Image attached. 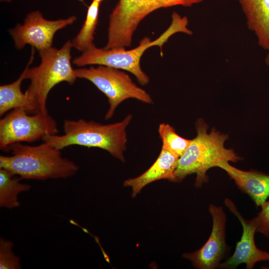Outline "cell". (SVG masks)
<instances>
[{
  "label": "cell",
  "mask_w": 269,
  "mask_h": 269,
  "mask_svg": "<svg viewBox=\"0 0 269 269\" xmlns=\"http://www.w3.org/2000/svg\"><path fill=\"white\" fill-rule=\"evenodd\" d=\"M72 47V42L68 40L59 49L51 47L39 51L40 64L29 68L34 59L35 50L32 48L29 61L24 69L25 78L30 81L24 92L27 98L24 109L28 114H48L47 98L52 88L62 82L70 85L75 83L77 78L71 65Z\"/></svg>",
  "instance_id": "cell-1"
},
{
  "label": "cell",
  "mask_w": 269,
  "mask_h": 269,
  "mask_svg": "<svg viewBox=\"0 0 269 269\" xmlns=\"http://www.w3.org/2000/svg\"><path fill=\"white\" fill-rule=\"evenodd\" d=\"M195 128L197 135L179 157L177 168L169 181L181 182L187 175L195 173V186L200 188L208 182L207 172L209 169L218 167L225 162H236L242 158L233 149L225 147L228 134H221L214 128L208 133V126L202 119H197Z\"/></svg>",
  "instance_id": "cell-2"
},
{
  "label": "cell",
  "mask_w": 269,
  "mask_h": 269,
  "mask_svg": "<svg viewBox=\"0 0 269 269\" xmlns=\"http://www.w3.org/2000/svg\"><path fill=\"white\" fill-rule=\"evenodd\" d=\"M37 145L21 142L9 145L11 155L0 156V168L5 169L21 179L67 178L77 173L79 166L62 155L61 150L44 142Z\"/></svg>",
  "instance_id": "cell-3"
},
{
  "label": "cell",
  "mask_w": 269,
  "mask_h": 269,
  "mask_svg": "<svg viewBox=\"0 0 269 269\" xmlns=\"http://www.w3.org/2000/svg\"><path fill=\"white\" fill-rule=\"evenodd\" d=\"M132 119L133 116L129 114L121 122L107 125L83 119L65 120L63 134L45 135L41 139L59 150L73 145L100 148L125 162L124 154L128 141L126 129Z\"/></svg>",
  "instance_id": "cell-4"
},
{
  "label": "cell",
  "mask_w": 269,
  "mask_h": 269,
  "mask_svg": "<svg viewBox=\"0 0 269 269\" xmlns=\"http://www.w3.org/2000/svg\"><path fill=\"white\" fill-rule=\"evenodd\" d=\"M188 23L186 16H181L173 12L170 25L154 40L145 37L137 47L130 50H126L124 47L105 49L97 48L94 44L83 51L81 55L75 57L73 63L79 67L101 65L124 70L133 74L140 84L146 85L149 82V78L142 71L140 65V59L144 51L151 46H158L162 55V46L171 35L177 32L192 34V32L187 27Z\"/></svg>",
  "instance_id": "cell-5"
},
{
  "label": "cell",
  "mask_w": 269,
  "mask_h": 269,
  "mask_svg": "<svg viewBox=\"0 0 269 269\" xmlns=\"http://www.w3.org/2000/svg\"><path fill=\"white\" fill-rule=\"evenodd\" d=\"M203 0H119L110 15L107 49L131 45L133 34L140 22L161 8L177 5L190 7Z\"/></svg>",
  "instance_id": "cell-6"
},
{
  "label": "cell",
  "mask_w": 269,
  "mask_h": 269,
  "mask_svg": "<svg viewBox=\"0 0 269 269\" xmlns=\"http://www.w3.org/2000/svg\"><path fill=\"white\" fill-rule=\"evenodd\" d=\"M77 78L92 82L107 98L109 109L105 119L109 120L114 116L116 108L126 100L135 99L144 103L153 104L149 94L137 86L130 76L121 69L105 65L75 69Z\"/></svg>",
  "instance_id": "cell-7"
},
{
  "label": "cell",
  "mask_w": 269,
  "mask_h": 269,
  "mask_svg": "<svg viewBox=\"0 0 269 269\" xmlns=\"http://www.w3.org/2000/svg\"><path fill=\"white\" fill-rule=\"evenodd\" d=\"M58 133L57 123L48 114H29L24 108L15 109L0 120V148L7 152L13 143L31 142Z\"/></svg>",
  "instance_id": "cell-8"
},
{
  "label": "cell",
  "mask_w": 269,
  "mask_h": 269,
  "mask_svg": "<svg viewBox=\"0 0 269 269\" xmlns=\"http://www.w3.org/2000/svg\"><path fill=\"white\" fill-rule=\"evenodd\" d=\"M75 16L50 20L45 19L39 10L33 11L26 15L23 24H17L9 30L14 45L18 50L30 44L40 51L52 47L55 33L73 23Z\"/></svg>",
  "instance_id": "cell-9"
},
{
  "label": "cell",
  "mask_w": 269,
  "mask_h": 269,
  "mask_svg": "<svg viewBox=\"0 0 269 269\" xmlns=\"http://www.w3.org/2000/svg\"><path fill=\"white\" fill-rule=\"evenodd\" d=\"M208 209L213 221L209 239L199 250L183 255L199 269H214L219 267L228 248L225 241L226 216L223 208L211 204Z\"/></svg>",
  "instance_id": "cell-10"
},
{
  "label": "cell",
  "mask_w": 269,
  "mask_h": 269,
  "mask_svg": "<svg viewBox=\"0 0 269 269\" xmlns=\"http://www.w3.org/2000/svg\"><path fill=\"white\" fill-rule=\"evenodd\" d=\"M225 206L240 221L243 227L241 240L237 243L233 255L219 265L222 269H236L245 264L247 269H253L259 262L269 260V252L262 251L256 245L255 234L259 226L258 217L247 220L242 217L234 202L229 198L224 200Z\"/></svg>",
  "instance_id": "cell-11"
},
{
  "label": "cell",
  "mask_w": 269,
  "mask_h": 269,
  "mask_svg": "<svg viewBox=\"0 0 269 269\" xmlns=\"http://www.w3.org/2000/svg\"><path fill=\"white\" fill-rule=\"evenodd\" d=\"M218 167L225 170L238 187L247 194L257 206H261L269 197V174L251 170L244 171L231 165L229 162Z\"/></svg>",
  "instance_id": "cell-12"
},
{
  "label": "cell",
  "mask_w": 269,
  "mask_h": 269,
  "mask_svg": "<svg viewBox=\"0 0 269 269\" xmlns=\"http://www.w3.org/2000/svg\"><path fill=\"white\" fill-rule=\"evenodd\" d=\"M179 158V156L161 148L157 158L147 170L136 177L126 180L124 185L132 188V196L134 197L149 183L162 179L170 180L177 168Z\"/></svg>",
  "instance_id": "cell-13"
},
{
  "label": "cell",
  "mask_w": 269,
  "mask_h": 269,
  "mask_svg": "<svg viewBox=\"0 0 269 269\" xmlns=\"http://www.w3.org/2000/svg\"><path fill=\"white\" fill-rule=\"evenodd\" d=\"M247 20V26L259 45L269 51V0H237Z\"/></svg>",
  "instance_id": "cell-14"
},
{
  "label": "cell",
  "mask_w": 269,
  "mask_h": 269,
  "mask_svg": "<svg viewBox=\"0 0 269 269\" xmlns=\"http://www.w3.org/2000/svg\"><path fill=\"white\" fill-rule=\"evenodd\" d=\"M9 171L0 168V207L7 209L18 207V195L28 192L31 186L20 182L21 179Z\"/></svg>",
  "instance_id": "cell-15"
},
{
  "label": "cell",
  "mask_w": 269,
  "mask_h": 269,
  "mask_svg": "<svg viewBox=\"0 0 269 269\" xmlns=\"http://www.w3.org/2000/svg\"><path fill=\"white\" fill-rule=\"evenodd\" d=\"M25 78V71L15 81L0 86V116L10 110L25 108L27 105L26 96L21 90V84Z\"/></svg>",
  "instance_id": "cell-16"
},
{
  "label": "cell",
  "mask_w": 269,
  "mask_h": 269,
  "mask_svg": "<svg viewBox=\"0 0 269 269\" xmlns=\"http://www.w3.org/2000/svg\"><path fill=\"white\" fill-rule=\"evenodd\" d=\"M100 3L93 0L88 6L86 19L80 30L73 38L72 47L84 51L93 44L95 30L99 20Z\"/></svg>",
  "instance_id": "cell-17"
},
{
  "label": "cell",
  "mask_w": 269,
  "mask_h": 269,
  "mask_svg": "<svg viewBox=\"0 0 269 269\" xmlns=\"http://www.w3.org/2000/svg\"><path fill=\"white\" fill-rule=\"evenodd\" d=\"M158 132L162 141L161 148L179 157L183 154L191 142V139L180 136L175 129L168 124H160Z\"/></svg>",
  "instance_id": "cell-18"
},
{
  "label": "cell",
  "mask_w": 269,
  "mask_h": 269,
  "mask_svg": "<svg viewBox=\"0 0 269 269\" xmlns=\"http://www.w3.org/2000/svg\"><path fill=\"white\" fill-rule=\"evenodd\" d=\"M14 244L9 240L0 239V269H20V259L12 251Z\"/></svg>",
  "instance_id": "cell-19"
},
{
  "label": "cell",
  "mask_w": 269,
  "mask_h": 269,
  "mask_svg": "<svg viewBox=\"0 0 269 269\" xmlns=\"http://www.w3.org/2000/svg\"><path fill=\"white\" fill-rule=\"evenodd\" d=\"M261 207L262 210L257 216L259 226L257 232L269 238V201H266Z\"/></svg>",
  "instance_id": "cell-20"
},
{
  "label": "cell",
  "mask_w": 269,
  "mask_h": 269,
  "mask_svg": "<svg viewBox=\"0 0 269 269\" xmlns=\"http://www.w3.org/2000/svg\"><path fill=\"white\" fill-rule=\"evenodd\" d=\"M265 63L266 64L269 66V53L267 55L265 58Z\"/></svg>",
  "instance_id": "cell-21"
},
{
  "label": "cell",
  "mask_w": 269,
  "mask_h": 269,
  "mask_svg": "<svg viewBox=\"0 0 269 269\" xmlns=\"http://www.w3.org/2000/svg\"><path fill=\"white\" fill-rule=\"evenodd\" d=\"M93 0L95 1L100 3L103 0Z\"/></svg>",
  "instance_id": "cell-22"
},
{
  "label": "cell",
  "mask_w": 269,
  "mask_h": 269,
  "mask_svg": "<svg viewBox=\"0 0 269 269\" xmlns=\"http://www.w3.org/2000/svg\"><path fill=\"white\" fill-rule=\"evenodd\" d=\"M264 268L269 269V268H262V269H264Z\"/></svg>",
  "instance_id": "cell-23"
}]
</instances>
